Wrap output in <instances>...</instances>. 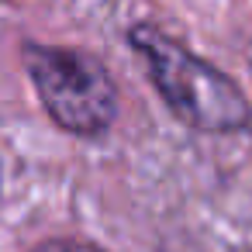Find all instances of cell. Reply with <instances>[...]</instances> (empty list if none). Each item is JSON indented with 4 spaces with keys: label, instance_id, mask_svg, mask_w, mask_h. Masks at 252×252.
<instances>
[{
    "label": "cell",
    "instance_id": "3957f363",
    "mask_svg": "<svg viewBox=\"0 0 252 252\" xmlns=\"http://www.w3.org/2000/svg\"><path fill=\"white\" fill-rule=\"evenodd\" d=\"M35 252H104L100 245H90V242H73V238H52V242H42Z\"/></svg>",
    "mask_w": 252,
    "mask_h": 252
},
{
    "label": "cell",
    "instance_id": "277c9868",
    "mask_svg": "<svg viewBox=\"0 0 252 252\" xmlns=\"http://www.w3.org/2000/svg\"><path fill=\"white\" fill-rule=\"evenodd\" d=\"M249 69H252V42H249Z\"/></svg>",
    "mask_w": 252,
    "mask_h": 252
},
{
    "label": "cell",
    "instance_id": "6da1fadb",
    "mask_svg": "<svg viewBox=\"0 0 252 252\" xmlns=\"http://www.w3.org/2000/svg\"><path fill=\"white\" fill-rule=\"evenodd\" d=\"M128 42L145 63L152 87L159 90L176 121L207 135H228L252 125V107L238 83L193 56L183 42L145 21L128 28Z\"/></svg>",
    "mask_w": 252,
    "mask_h": 252
},
{
    "label": "cell",
    "instance_id": "7a4b0ae2",
    "mask_svg": "<svg viewBox=\"0 0 252 252\" xmlns=\"http://www.w3.org/2000/svg\"><path fill=\"white\" fill-rule=\"evenodd\" d=\"M21 59L42 107L63 131L76 138H100L114 125L118 87L94 52L25 42Z\"/></svg>",
    "mask_w": 252,
    "mask_h": 252
}]
</instances>
